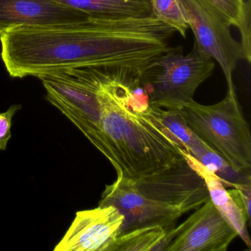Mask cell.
I'll use <instances>...</instances> for the list:
<instances>
[{"mask_svg":"<svg viewBox=\"0 0 251 251\" xmlns=\"http://www.w3.org/2000/svg\"><path fill=\"white\" fill-rule=\"evenodd\" d=\"M148 112L181 142L188 153L213 170L219 177L224 179L228 170H232L223 158L213 152L186 126L178 109H164L150 105Z\"/></svg>","mask_w":251,"mask_h":251,"instance_id":"obj_12","label":"cell"},{"mask_svg":"<svg viewBox=\"0 0 251 251\" xmlns=\"http://www.w3.org/2000/svg\"><path fill=\"white\" fill-rule=\"evenodd\" d=\"M189 27L195 36L197 49L217 61L227 86H233V73L238 61L244 59L240 42L230 33V25L202 0H178Z\"/></svg>","mask_w":251,"mask_h":251,"instance_id":"obj_6","label":"cell"},{"mask_svg":"<svg viewBox=\"0 0 251 251\" xmlns=\"http://www.w3.org/2000/svg\"><path fill=\"white\" fill-rule=\"evenodd\" d=\"M214 68V60L195 45L186 55L182 47L170 48L144 70L141 81L150 105L177 110L193 100L197 89Z\"/></svg>","mask_w":251,"mask_h":251,"instance_id":"obj_5","label":"cell"},{"mask_svg":"<svg viewBox=\"0 0 251 251\" xmlns=\"http://www.w3.org/2000/svg\"><path fill=\"white\" fill-rule=\"evenodd\" d=\"M184 155L194 170L203 179L209 193L210 199L221 215L236 230L238 236H240L247 246L251 248V240L247 228V222L249 220L229 195L223 184V179L186 151H185Z\"/></svg>","mask_w":251,"mask_h":251,"instance_id":"obj_13","label":"cell"},{"mask_svg":"<svg viewBox=\"0 0 251 251\" xmlns=\"http://www.w3.org/2000/svg\"><path fill=\"white\" fill-rule=\"evenodd\" d=\"M190 130L230 168L251 178V133L242 114L235 86H227L226 98L211 105L195 100L178 109Z\"/></svg>","mask_w":251,"mask_h":251,"instance_id":"obj_3","label":"cell"},{"mask_svg":"<svg viewBox=\"0 0 251 251\" xmlns=\"http://www.w3.org/2000/svg\"><path fill=\"white\" fill-rule=\"evenodd\" d=\"M91 18L126 20L154 17L152 0H55ZM155 18V17H154Z\"/></svg>","mask_w":251,"mask_h":251,"instance_id":"obj_14","label":"cell"},{"mask_svg":"<svg viewBox=\"0 0 251 251\" xmlns=\"http://www.w3.org/2000/svg\"><path fill=\"white\" fill-rule=\"evenodd\" d=\"M101 127L117 176L140 180L184 157L181 142L148 111L141 73L127 67H98Z\"/></svg>","mask_w":251,"mask_h":251,"instance_id":"obj_2","label":"cell"},{"mask_svg":"<svg viewBox=\"0 0 251 251\" xmlns=\"http://www.w3.org/2000/svg\"><path fill=\"white\" fill-rule=\"evenodd\" d=\"M135 183L147 198L183 214L197 209L210 198L205 181L185 155L168 168Z\"/></svg>","mask_w":251,"mask_h":251,"instance_id":"obj_7","label":"cell"},{"mask_svg":"<svg viewBox=\"0 0 251 251\" xmlns=\"http://www.w3.org/2000/svg\"><path fill=\"white\" fill-rule=\"evenodd\" d=\"M46 99L59 109L111 162L112 155L101 127L98 67L71 69L42 75Z\"/></svg>","mask_w":251,"mask_h":251,"instance_id":"obj_4","label":"cell"},{"mask_svg":"<svg viewBox=\"0 0 251 251\" xmlns=\"http://www.w3.org/2000/svg\"><path fill=\"white\" fill-rule=\"evenodd\" d=\"M90 19L55 0H0V32L18 26L62 25Z\"/></svg>","mask_w":251,"mask_h":251,"instance_id":"obj_11","label":"cell"},{"mask_svg":"<svg viewBox=\"0 0 251 251\" xmlns=\"http://www.w3.org/2000/svg\"><path fill=\"white\" fill-rule=\"evenodd\" d=\"M176 230L166 251H226L238 236L210 198Z\"/></svg>","mask_w":251,"mask_h":251,"instance_id":"obj_9","label":"cell"},{"mask_svg":"<svg viewBox=\"0 0 251 251\" xmlns=\"http://www.w3.org/2000/svg\"><path fill=\"white\" fill-rule=\"evenodd\" d=\"M106 205L116 207L124 215L120 234L155 225L169 231L176 227V222L183 215L178 210L147 198L138 189L134 180L120 176L111 184L107 185L102 192L99 206Z\"/></svg>","mask_w":251,"mask_h":251,"instance_id":"obj_8","label":"cell"},{"mask_svg":"<svg viewBox=\"0 0 251 251\" xmlns=\"http://www.w3.org/2000/svg\"><path fill=\"white\" fill-rule=\"evenodd\" d=\"M22 109V105H12L5 112L0 113V151H5L11 137L13 118L17 111Z\"/></svg>","mask_w":251,"mask_h":251,"instance_id":"obj_19","label":"cell"},{"mask_svg":"<svg viewBox=\"0 0 251 251\" xmlns=\"http://www.w3.org/2000/svg\"><path fill=\"white\" fill-rule=\"evenodd\" d=\"M231 26L238 27L243 17L245 0H202Z\"/></svg>","mask_w":251,"mask_h":251,"instance_id":"obj_17","label":"cell"},{"mask_svg":"<svg viewBox=\"0 0 251 251\" xmlns=\"http://www.w3.org/2000/svg\"><path fill=\"white\" fill-rule=\"evenodd\" d=\"M124 222V215L113 205L77 211L54 251H108Z\"/></svg>","mask_w":251,"mask_h":251,"instance_id":"obj_10","label":"cell"},{"mask_svg":"<svg viewBox=\"0 0 251 251\" xmlns=\"http://www.w3.org/2000/svg\"><path fill=\"white\" fill-rule=\"evenodd\" d=\"M171 242L168 230L162 226H148L119 235L108 251H163Z\"/></svg>","mask_w":251,"mask_h":251,"instance_id":"obj_15","label":"cell"},{"mask_svg":"<svg viewBox=\"0 0 251 251\" xmlns=\"http://www.w3.org/2000/svg\"><path fill=\"white\" fill-rule=\"evenodd\" d=\"M153 17L186 37L189 28L178 0H152Z\"/></svg>","mask_w":251,"mask_h":251,"instance_id":"obj_16","label":"cell"},{"mask_svg":"<svg viewBox=\"0 0 251 251\" xmlns=\"http://www.w3.org/2000/svg\"><path fill=\"white\" fill-rule=\"evenodd\" d=\"M176 32L154 17L18 26L0 32L1 56L17 78L83 67H127L142 73L170 48Z\"/></svg>","mask_w":251,"mask_h":251,"instance_id":"obj_1","label":"cell"},{"mask_svg":"<svg viewBox=\"0 0 251 251\" xmlns=\"http://www.w3.org/2000/svg\"><path fill=\"white\" fill-rule=\"evenodd\" d=\"M244 59L251 63V0H245L243 17L239 27Z\"/></svg>","mask_w":251,"mask_h":251,"instance_id":"obj_18","label":"cell"}]
</instances>
